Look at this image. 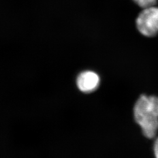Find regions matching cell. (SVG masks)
<instances>
[{"instance_id": "3", "label": "cell", "mask_w": 158, "mask_h": 158, "mask_svg": "<svg viewBox=\"0 0 158 158\" xmlns=\"http://www.w3.org/2000/svg\"><path fill=\"white\" fill-rule=\"evenodd\" d=\"M100 83L98 74L91 70L81 72L77 79V85L79 90L84 93H90L96 90Z\"/></svg>"}, {"instance_id": "5", "label": "cell", "mask_w": 158, "mask_h": 158, "mask_svg": "<svg viewBox=\"0 0 158 158\" xmlns=\"http://www.w3.org/2000/svg\"><path fill=\"white\" fill-rule=\"evenodd\" d=\"M153 149H154V153H155V157H156V158H158V138L155 142Z\"/></svg>"}, {"instance_id": "2", "label": "cell", "mask_w": 158, "mask_h": 158, "mask_svg": "<svg viewBox=\"0 0 158 158\" xmlns=\"http://www.w3.org/2000/svg\"><path fill=\"white\" fill-rule=\"evenodd\" d=\"M136 26L142 35L152 38L158 34V7L143 8L136 20Z\"/></svg>"}, {"instance_id": "4", "label": "cell", "mask_w": 158, "mask_h": 158, "mask_svg": "<svg viewBox=\"0 0 158 158\" xmlns=\"http://www.w3.org/2000/svg\"><path fill=\"white\" fill-rule=\"evenodd\" d=\"M133 1L143 9L155 6L158 0H133Z\"/></svg>"}, {"instance_id": "1", "label": "cell", "mask_w": 158, "mask_h": 158, "mask_svg": "<svg viewBox=\"0 0 158 158\" xmlns=\"http://www.w3.org/2000/svg\"><path fill=\"white\" fill-rule=\"evenodd\" d=\"M134 118L148 138H154L158 130V97L142 95L134 108Z\"/></svg>"}]
</instances>
